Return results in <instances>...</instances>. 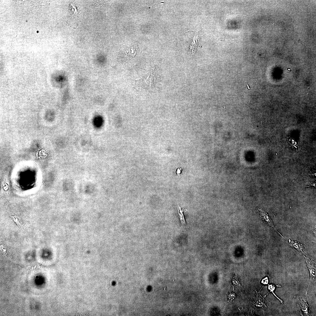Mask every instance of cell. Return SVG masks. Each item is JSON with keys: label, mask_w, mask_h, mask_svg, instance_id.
Wrapping results in <instances>:
<instances>
[{"label": "cell", "mask_w": 316, "mask_h": 316, "mask_svg": "<svg viewBox=\"0 0 316 316\" xmlns=\"http://www.w3.org/2000/svg\"><path fill=\"white\" fill-rule=\"evenodd\" d=\"M180 173H181V170H180V169H178V171H177V173L178 174H180Z\"/></svg>", "instance_id": "obj_4"}, {"label": "cell", "mask_w": 316, "mask_h": 316, "mask_svg": "<svg viewBox=\"0 0 316 316\" xmlns=\"http://www.w3.org/2000/svg\"><path fill=\"white\" fill-rule=\"evenodd\" d=\"M178 210L179 216L180 217V221L182 223V224H185V221L183 215V212L184 211H187V210L186 209H182L181 208L178 206Z\"/></svg>", "instance_id": "obj_3"}, {"label": "cell", "mask_w": 316, "mask_h": 316, "mask_svg": "<svg viewBox=\"0 0 316 316\" xmlns=\"http://www.w3.org/2000/svg\"><path fill=\"white\" fill-rule=\"evenodd\" d=\"M152 71L148 73L139 80H135V86L138 88L145 89L150 87L152 84L154 74Z\"/></svg>", "instance_id": "obj_1"}, {"label": "cell", "mask_w": 316, "mask_h": 316, "mask_svg": "<svg viewBox=\"0 0 316 316\" xmlns=\"http://www.w3.org/2000/svg\"><path fill=\"white\" fill-rule=\"evenodd\" d=\"M257 209L259 211L261 217L263 219L264 221L266 223L275 228L273 222L269 215L266 212L259 208H258Z\"/></svg>", "instance_id": "obj_2"}]
</instances>
